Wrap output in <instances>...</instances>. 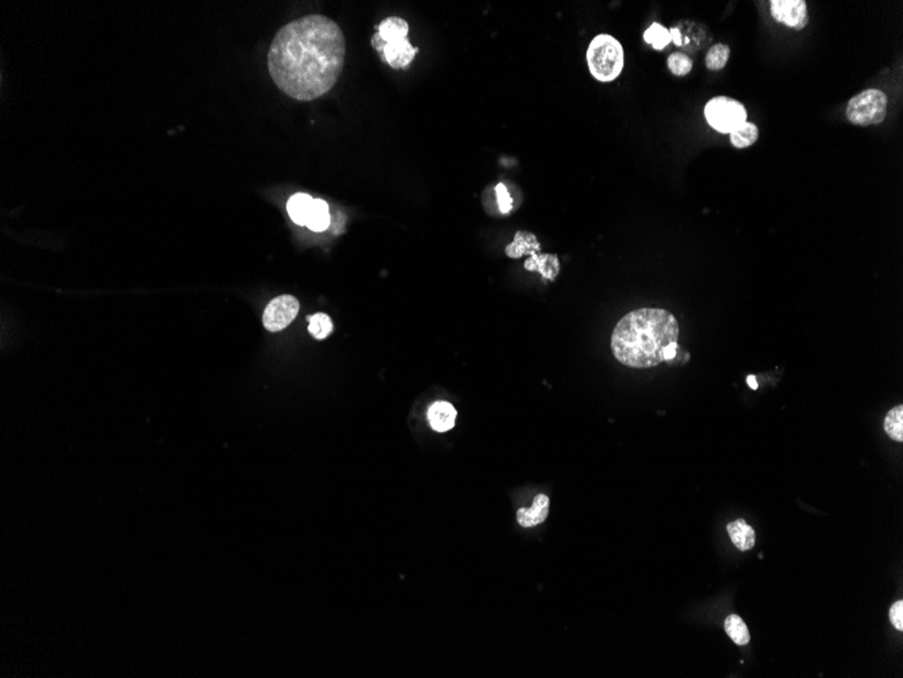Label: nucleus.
Returning a JSON list of instances; mask_svg holds the SVG:
<instances>
[{
	"mask_svg": "<svg viewBox=\"0 0 903 678\" xmlns=\"http://www.w3.org/2000/svg\"><path fill=\"white\" fill-rule=\"evenodd\" d=\"M307 320L310 322L309 331L317 340L326 339L333 332L332 320L325 313H317L314 316H310Z\"/></svg>",
	"mask_w": 903,
	"mask_h": 678,
	"instance_id": "nucleus-22",
	"label": "nucleus"
},
{
	"mask_svg": "<svg viewBox=\"0 0 903 678\" xmlns=\"http://www.w3.org/2000/svg\"><path fill=\"white\" fill-rule=\"evenodd\" d=\"M885 431L892 440L903 441V407H892L885 419Z\"/></svg>",
	"mask_w": 903,
	"mask_h": 678,
	"instance_id": "nucleus-20",
	"label": "nucleus"
},
{
	"mask_svg": "<svg viewBox=\"0 0 903 678\" xmlns=\"http://www.w3.org/2000/svg\"><path fill=\"white\" fill-rule=\"evenodd\" d=\"M540 251V244L535 235L528 232H518L514 241L506 248L509 257H521L523 254H535Z\"/></svg>",
	"mask_w": 903,
	"mask_h": 678,
	"instance_id": "nucleus-14",
	"label": "nucleus"
},
{
	"mask_svg": "<svg viewBox=\"0 0 903 678\" xmlns=\"http://www.w3.org/2000/svg\"><path fill=\"white\" fill-rule=\"evenodd\" d=\"M457 412L447 401L435 402L428 410V420L430 426L437 432H448L454 426Z\"/></svg>",
	"mask_w": 903,
	"mask_h": 678,
	"instance_id": "nucleus-11",
	"label": "nucleus"
},
{
	"mask_svg": "<svg viewBox=\"0 0 903 678\" xmlns=\"http://www.w3.org/2000/svg\"><path fill=\"white\" fill-rule=\"evenodd\" d=\"M747 109L737 99L716 97L704 106V118L718 133L730 135L740 125L747 122Z\"/></svg>",
	"mask_w": 903,
	"mask_h": 678,
	"instance_id": "nucleus-5",
	"label": "nucleus"
},
{
	"mask_svg": "<svg viewBox=\"0 0 903 678\" xmlns=\"http://www.w3.org/2000/svg\"><path fill=\"white\" fill-rule=\"evenodd\" d=\"M726 529L732 542L740 551H748L754 547V543H756L754 529L749 524H747L745 520L738 519L733 523H729Z\"/></svg>",
	"mask_w": 903,
	"mask_h": 678,
	"instance_id": "nucleus-12",
	"label": "nucleus"
},
{
	"mask_svg": "<svg viewBox=\"0 0 903 678\" xmlns=\"http://www.w3.org/2000/svg\"><path fill=\"white\" fill-rule=\"evenodd\" d=\"M669 32H671V37H672V42L676 47H683V35H682L680 29L679 27H672Z\"/></svg>",
	"mask_w": 903,
	"mask_h": 678,
	"instance_id": "nucleus-26",
	"label": "nucleus"
},
{
	"mask_svg": "<svg viewBox=\"0 0 903 678\" xmlns=\"http://www.w3.org/2000/svg\"><path fill=\"white\" fill-rule=\"evenodd\" d=\"M330 225V213H329V206L323 201L314 198L313 201V207L309 216V220L306 226L313 230V232H325Z\"/></svg>",
	"mask_w": 903,
	"mask_h": 678,
	"instance_id": "nucleus-15",
	"label": "nucleus"
},
{
	"mask_svg": "<svg viewBox=\"0 0 903 678\" xmlns=\"http://www.w3.org/2000/svg\"><path fill=\"white\" fill-rule=\"evenodd\" d=\"M345 37L330 18L307 16L283 26L268 51V70L280 91L295 101L318 99L342 73Z\"/></svg>",
	"mask_w": 903,
	"mask_h": 678,
	"instance_id": "nucleus-1",
	"label": "nucleus"
},
{
	"mask_svg": "<svg viewBox=\"0 0 903 678\" xmlns=\"http://www.w3.org/2000/svg\"><path fill=\"white\" fill-rule=\"evenodd\" d=\"M299 312V301L292 295H280L268 304L263 322L270 332H279L287 328Z\"/></svg>",
	"mask_w": 903,
	"mask_h": 678,
	"instance_id": "nucleus-6",
	"label": "nucleus"
},
{
	"mask_svg": "<svg viewBox=\"0 0 903 678\" xmlns=\"http://www.w3.org/2000/svg\"><path fill=\"white\" fill-rule=\"evenodd\" d=\"M759 138V128L753 122H744L730 133V142L737 149L749 148Z\"/></svg>",
	"mask_w": 903,
	"mask_h": 678,
	"instance_id": "nucleus-17",
	"label": "nucleus"
},
{
	"mask_svg": "<svg viewBox=\"0 0 903 678\" xmlns=\"http://www.w3.org/2000/svg\"><path fill=\"white\" fill-rule=\"evenodd\" d=\"M890 622L898 631L903 629V601L899 600L892 604L890 610Z\"/></svg>",
	"mask_w": 903,
	"mask_h": 678,
	"instance_id": "nucleus-25",
	"label": "nucleus"
},
{
	"mask_svg": "<svg viewBox=\"0 0 903 678\" xmlns=\"http://www.w3.org/2000/svg\"><path fill=\"white\" fill-rule=\"evenodd\" d=\"M644 41L652 45L654 51H664L672 42L671 32L660 23H653L652 26L644 33Z\"/></svg>",
	"mask_w": 903,
	"mask_h": 678,
	"instance_id": "nucleus-19",
	"label": "nucleus"
},
{
	"mask_svg": "<svg viewBox=\"0 0 903 678\" xmlns=\"http://www.w3.org/2000/svg\"><path fill=\"white\" fill-rule=\"evenodd\" d=\"M725 631H726L728 636L733 641V643L738 644V646H745V644L749 643V639H751L749 631H748L747 624L744 623V620L740 616H737V615L728 616L726 620H725Z\"/></svg>",
	"mask_w": 903,
	"mask_h": 678,
	"instance_id": "nucleus-18",
	"label": "nucleus"
},
{
	"mask_svg": "<svg viewBox=\"0 0 903 678\" xmlns=\"http://www.w3.org/2000/svg\"><path fill=\"white\" fill-rule=\"evenodd\" d=\"M747 381H748V385H749V388H751V389H753V390H756V389H757V381H756V378H754L753 375H749Z\"/></svg>",
	"mask_w": 903,
	"mask_h": 678,
	"instance_id": "nucleus-27",
	"label": "nucleus"
},
{
	"mask_svg": "<svg viewBox=\"0 0 903 678\" xmlns=\"http://www.w3.org/2000/svg\"><path fill=\"white\" fill-rule=\"evenodd\" d=\"M409 30V23L404 19L398 17L387 18L379 25L378 35H373L372 38V45L375 47V49L382 51L385 44L406 39Z\"/></svg>",
	"mask_w": 903,
	"mask_h": 678,
	"instance_id": "nucleus-8",
	"label": "nucleus"
},
{
	"mask_svg": "<svg viewBox=\"0 0 903 678\" xmlns=\"http://www.w3.org/2000/svg\"><path fill=\"white\" fill-rule=\"evenodd\" d=\"M770 4L772 18L787 27L801 30L809 23L804 0H772Z\"/></svg>",
	"mask_w": 903,
	"mask_h": 678,
	"instance_id": "nucleus-7",
	"label": "nucleus"
},
{
	"mask_svg": "<svg viewBox=\"0 0 903 678\" xmlns=\"http://www.w3.org/2000/svg\"><path fill=\"white\" fill-rule=\"evenodd\" d=\"M587 64L591 75L603 83L618 78L625 66V51L616 37L597 35L587 49Z\"/></svg>",
	"mask_w": 903,
	"mask_h": 678,
	"instance_id": "nucleus-3",
	"label": "nucleus"
},
{
	"mask_svg": "<svg viewBox=\"0 0 903 678\" xmlns=\"http://www.w3.org/2000/svg\"><path fill=\"white\" fill-rule=\"evenodd\" d=\"M525 269L538 271L544 278L553 281L559 272V260L552 254H532V259L525 263Z\"/></svg>",
	"mask_w": 903,
	"mask_h": 678,
	"instance_id": "nucleus-16",
	"label": "nucleus"
},
{
	"mask_svg": "<svg viewBox=\"0 0 903 678\" xmlns=\"http://www.w3.org/2000/svg\"><path fill=\"white\" fill-rule=\"evenodd\" d=\"M417 51H418V49L416 47H413L409 42V39L406 38V39H401V41L385 44L380 53L383 54V58H385L390 67L401 69L406 68V67H409L411 64V61L414 60Z\"/></svg>",
	"mask_w": 903,
	"mask_h": 678,
	"instance_id": "nucleus-9",
	"label": "nucleus"
},
{
	"mask_svg": "<svg viewBox=\"0 0 903 678\" xmlns=\"http://www.w3.org/2000/svg\"><path fill=\"white\" fill-rule=\"evenodd\" d=\"M679 323L666 309L642 307L623 316L611 335V351L621 364L651 369L666 362V351L678 343Z\"/></svg>",
	"mask_w": 903,
	"mask_h": 678,
	"instance_id": "nucleus-2",
	"label": "nucleus"
},
{
	"mask_svg": "<svg viewBox=\"0 0 903 678\" xmlns=\"http://www.w3.org/2000/svg\"><path fill=\"white\" fill-rule=\"evenodd\" d=\"M313 201L314 198L310 197L309 194L299 192L292 195L287 204V210L291 220L294 221L297 225H301V226L306 225L313 207Z\"/></svg>",
	"mask_w": 903,
	"mask_h": 678,
	"instance_id": "nucleus-13",
	"label": "nucleus"
},
{
	"mask_svg": "<svg viewBox=\"0 0 903 678\" xmlns=\"http://www.w3.org/2000/svg\"><path fill=\"white\" fill-rule=\"evenodd\" d=\"M887 95L876 88L866 90L848 102L847 118L857 126H870L883 122L887 114Z\"/></svg>",
	"mask_w": 903,
	"mask_h": 678,
	"instance_id": "nucleus-4",
	"label": "nucleus"
},
{
	"mask_svg": "<svg viewBox=\"0 0 903 678\" xmlns=\"http://www.w3.org/2000/svg\"><path fill=\"white\" fill-rule=\"evenodd\" d=\"M549 513V497L545 494H537L532 508H521L517 512L519 526L525 528L542 524Z\"/></svg>",
	"mask_w": 903,
	"mask_h": 678,
	"instance_id": "nucleus-10",
	"label": "nucleus"
},
{
	"mask_svg": "<svg viewBox=\"0 0 903 678\" xmlns=\"http://www.w3.org/2000/svg\"><path fill=\"white\" fill-rule=\"evenodd\" d=\"M495 191H497L498 204H499L501 211L502 213H509L511 210V207H513V198H511L510 192L507 191V188L502 183L495 187Z\"/></svg>",
	"mask_w": 903,
	"mask_h": 678,
	"instance_id": "nucleus-24",
	"label": "nucleus"
},
{
	"mask_svg": "<svg viewBox=\"0 0 903 678\" xmlns=\"http://www.w3.org/2000/svg\"><path fill=\"white\" fill-rule=\"evenodd\" d=\"M668 69L675 76H686L692 69V60L680 51H673L667 60Z\"/></svg>",
	"mask_w": 903,
	"mask_h": 678,
	"instance_id": "nucleus-23",
	"label": "nucleus"
},
{
	"mask_svg": "<svg viewBox=\"0 0 903 678\" xmlns=\"http://www.w3.org/2000/svg\"><path fill=\"white\" fill-rule=\"evenodd\" d=\"M730 57V48L725 44L713 45L706 54V67L711 70H721L725 68Z\"/></svg>",
	"mask_w": 903,
	"mask_h": 678,
	"instance_id": "nucleus-21",
	"label": "nucleus"
}]
</instances>
